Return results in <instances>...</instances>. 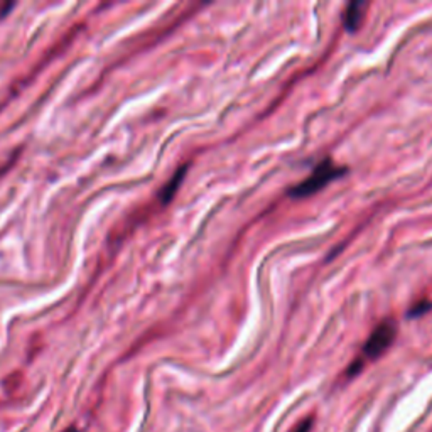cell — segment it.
Listing matches in <instances>:
<instances>
[{
	"instance_id": "obj_1",
	"label": "cell",
	"mask_w": 432,
	"mask_h": 432,
	"mask_svg": "<svg viewBox=\"0 0 432 432\" xmlns=\"http://www.w3.org/2000/svg\"><path fill=\"white\" fill-rule=\"evenodd\" d=\"M344 172H347V167L336 166L331 159H326V161H322L320 166L311 172V176H309L307 179H304L302 183L294 186V188L289 191V194L293 198H307L311 196V194L317 193V191H321L326 184H330L331 181L338 179Z\"/></svg>"
},
{
	"instance_id": "obj_2",
	"label": "cell",
	"mask_w": 432,
	"mask_h": 432,
	"mask_svg": "<svg viewBox=\"0 0 432 432\" xmlns=\"http://www.w3.org/2000/svg\"><path fill=\"white\" fill-rule=\"evenodd\" d=\"M395 336H397V326L394 321H384L375 327L374 333L370 334V338L363 347V357L367 360H376L384 354L386 349L390 348V344L394 343Z\"/></svg>"
},
{
	"instance_id": "obj_3",
	"label": "cell",
	"mask_w": 432,
	"mask_h": 432,
	"mask_svg": "<svg viewBox=\"0 0 432 432\" xmlns=\"http://www.w3.org/2000/svg\"><path fill=\"white\" fill-rule=\"evenodd\" d=\"M368 4L367 2H352L347 7L343 16V22H344V29L349 31V33H354L357 29H360L363 19H365Z\"/></svg>"
},
{
	"instance_id": "obj_4",
	"label": "cell",
	"mask_w": 432,
	"mask_h": 432,
	"mask_svg": "<svg viewBox=\"0 0 432 432\" xmlns=\"http://www.w3.org/2000/svg\"><path fill=\"white\" fill-rule=\"evenodd\" d=\"M311 424H312V419H307L301 422V424H297V427L293 432H309L311 431Z\"/></svg>"
},
{
	"instance_id": "obj_5",
	"label": "cell",
	"mask_w": 432,
	"mask_h": 432,
	"mask_svg": "<svg viewBox=\"0 0 432 432\" xmlns=\"http://www.w3.org/2000/svg\"><path fill=\"white\" fill-rule=\"evenodd\" d=\"M66 432H76V431H66Z\"/></svg>"
}]
</instances>
